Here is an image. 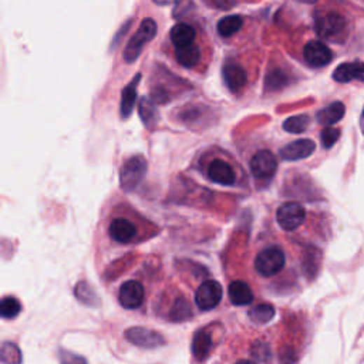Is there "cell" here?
<instances>
[{"mask_svg": "<svg viewBox=\"0 0 364 364\" xmlns=\"http://www.w3.org/2000/svg\"><path fill=\"white\" fill-rule=\"evenodd\" d=\"M222 74H223V80H225L226 87L230 88L232 93H238V91H241L248 83L246 71L239 64H237L234 62H226L223 64Z\"/></svg>", "mask_w": 364, "mask_h": 364, "instance_id": "obj_12", "label": "cell"}, {"mask_svg": "<svg viewBox=\"0 0 364 364\" xmlns=\"http://www.w3.org/2000/svg\"><path fill=\"white\" fill-rule=\"evenodd\" d=\"M139 110H140V117L144 121L146 127L153 128L158 121V113L154 103L150 99L143 97L139 103Z\"/></svg>", "mask_w": 364, "mask_h": 364, "instance_id": "obj_23", "label": "cell"}, {"mask_svg": "<svg viewBox=\"0 0 364 364\" xmlns=\"http://www.w3.org/2000/svg\"><path fill=\"white\" fill-rule=\"evenodd\" d=\"M286 84V76L281 70H273L266 76V90H278Z\"/></svg>", "mask_w": 364, "mask_h": 364, "instance_id": "obj_30", "label": "cell"}, {"mask_svg": "<svg viewBox=\"0 0 364 364\" xmlns=\"http://www.w3.org/2000/svg\"><path fill=\"white\" fill-rule=\"evenodd\" d=\"M206 5L215 9H231L237 6V4H230V2H206Z\"/></svg>", "mask_w": 364, "mask_h": 364, "instance_id": "obj_33", "label": "cell"}, {"mask_svg": "<svg viewBox=\"0 0 364 364\" xmlns=\"http://www.w3.org/2000/svg\"><path fill=\"white\" fill-rule=\"evenodd\" d=\"M242 24H244V19L241 16L231 15V16L222 18L219 20L216 29L222 37H231L242 29Z\"/></svg>", "mask_w": 364, "mask_h": 364, "instance_id": "obj_22", "label": "cell"}, {"mask_svg": "<svg viewBox=\"0 0 364 364\" xmlns=\"http://www.w3.org/2000/svg\"><path fill=\"white\" fill-rule=\"evenodd\" d=\"M273 316H275V307H273L269 303L258 304V306L252 307L251 312H249L251 321L253 323H258V325H263V323L270 322L272 318H273Z\"/></svg>", "mask_w": 364, "mask_h": 364, "instance_id": "obj_24", "label": "cell"}, {"mask_svg": "<svg viewBox=\"0 0 364 364\" xmlns=\"http://www.w3.org/2000/svg\"><path fill=\"white\" fill-rule=\"evenodd\" d=\"M208 178L219 186H234L237 182V172L225 160L215 158L206 168Z\"/></svg>", "mask_w": 364, "mask_h": 364, "instance_id": "obj_9", "label": "cell"}, {"mask_svg": "<svg viewBox=\"0 0 364 364\" xmlns=\"http://www.w3.org/2000/svg\"><path fill=\"white\" fill-rule=\"evenodd\" d=\"M344 27H346V19L342 15L335 12L321 15L316 19L317 34L328 40H333L339 34H342Z\"/></svg>", "mask_w": 364, "mask_h": 364, "instance_id": "obj_6", "label": "cell"}, {"mask_svg": "<svg viewBox=\"0 0 364 364\" xmlns=\"http://www.w3.org/2000/svg\"><path fill=\"white\" fill-rule=\"evenodd\" d=\"M108 234L118 244H128L136 237V226L127 218H115L111 220Z\"/></svg>", "mask_w": 364, "mask_h": 364, "instance_id": "obj_13", "label": "cell"}, {"mask_svg": "<svg viewBox=\"0 0 364 364\" xmlns=\"http://www.w3.org/2000/svg\"><path fill=\"white\" fill-rule=\"evenodd\" d=\"M238 364H253V363H251V361H239Z\"/></svg>", "mask_w": 364, "mask_h": 364, "instance_id": "obj_35", "label": "cell"}, {"mask_svg": "<svg viewBox=\"0 0 364 364\" xmlns=\"http://www.w3.org/2000/svg\"><path fill=\"white\" fill-rule=\"evenodd\" d=\"M303 57L312 67H325L333 60V53L325 43L312 40L304 46Z\"/></svg>", "mask_w": 364, "mask_h": 364, "instance_id": "obj_8", "label": "cell"}, {"mask_svg": "<svg viewBox=\"0 0 364 364\" xmlns=\"http://www.w3.org/2000/svg\"><path fill=\"white\" fill-rule=\"evenodd\" d=\"M201 49L194 43L184 49H175V57L178 63L186 69H194L201 62Z\"/></svg>", "mask_w": 364, "mask_h": 364, "instance_id": "obj_20", "label": "cell"}, {"mask_svg": "<svg viewBox=\"0 0 364 364\" xmlns=\"http://www.w3.org/2000/svg\"><path fill=\"white\" fill-rule=\"evenodd\" d=\"M2 361L4 364H22V353L13 343H4L2 346Z\"/></svg>", "mask_w": 364, "mask_h": 364, "instance_id": "obj_28", "label": "cell"}, {"mask_svg": "<svg viewBox=\"0 0 364 364\" xmlns=\"http://www.w3.org/2000/svg\"><path fill=\"white\" fill-rule=\"evenodd\" d=\"M22 310L20 302L13 296L4 298L2 303H0V313H2L4 318H15Z\"/></svg>", "mask_w": 364, "mask_h": 364, "instance_id": "obj_27", "label": "cell"}, {"mask_svg": "<svg viewBox=\"0 0 364 364\" xmlns=\"http://www.w3.org/2000/svg\"><path fill=\"white\" fill-rule=\"evenodd\" d=\"M144 288L140 282L128 281L121 285L118 299L122 307L125 309H136L140 307L144 302Z\"/></svg>", "mask_w": 364, "mask_h": 364, "instance_id": "obj_11", "label": "cell"}, {"mask_svg": "<svg viewBox=\"0 0 364 364\" xmlns=\"http://www.w3.org/2000/svg\"><path fill=\"white\" fill-rule=\"evenodd\" d=\"M125 337L132 344L140 346L143 349H154V347H160L165 343V339L162 337V335H160L154 330L146 329V328H131L125 332Z\"/></svg>", "mask_w": 364, "mask_h": 364, "instance_id": "obj_10", "label": "cell"}, {"mask_svg": "<svg viewBox=\"0 0 364 364\" xmlns=\"http://www.w3.org/2000/svg\"><path fill=\"white\" fill-rule=\"evenodd\" d=\"M147 174V161L144 157L136 155L127 160L121 168L120 181L121 188L124 191H132L140 186V182L144 179Z\"/></svg>", "mask_w": 364, "mask_h": 364, "instance_id": "obj_3", "label": "cell"}, {"mask_svg": "<svg viewBox=\"0 0 364 364\" xmlns=\"http://www.w3.org/2000/svg\"><path fill=\"white\" fill-rule=\"evenodd\" d=\"M286 258L279 246H270L258 253L255 259V269L263 278H272L285 267Z\"/></svg>", "mask_w": 364, "mask_h": 364, "instance_id": "obj_2", "label": "cell"}, {"mask_svg": "<svg viewBox=\"0 0 364 364\" xmlns=\"http://www.w3.org/2000/svg\"><path fill=\"white\" fill-rule=\"evenodd\" d=\"M76 296L80 302L88 306H97L100 303L94 289L91 288L87 282H78L76 286Z\"/></svg>", "mask_w": 364, "mask_h": 364, "instance_id": "obj_25", "label": "cell"}, {"mask_svg": "<svg viewBox=\"0 0 364 364\" xmlns=\"http://www.w3.org/2000/svg\"><path fill=\"white\" fill-rule=\"evenodd\" d=\"M59 357H60L62 364H87L84 357H81V356H78L76 353L67 351V350H60Z\"/></svg>", "mask_w": 364, "mask_h": 364, "instance_id": "obj_32", "label": "cell"}, {"mask_svg": "<svg viewBox=\"0 0 364 364\" xmlns=\"http://www.w3.org/2000/svg\"><path fill=\"white\" fill-rule=\"evenodd\" d=\"M309 124H310L309 115L299 114V115H293V117H289L288 120H285L284 130L288 132H292V134H300L309 128Z\"/></svg>", "mask_w": 364, "mask_h": 364, "instance_id": "obj_26", "label": "cell"}, {"mask_svg": "<svg viewBox=\"0 0 364 364\" xmlns=\"http://www.w3.org/2000/svg\"><path fill=\"white\" fill-rule=\"evenodd\" d=\"M222 286L216 281L204 282L195 292V303L201 310H212L222 300Z\"/></svg>", "mask_w": 364, "mask_h": 364, "instance_id": "obj_7", "label": "cell"}, {"mask_svg": "<svg viewBox=\"0 0 364 364\" xmlns=\"http://www.w3.org/2000/svg\"><path fill=\"white\" fill-rule=\"evenodd\" d=\"M251 172L256 179H270L273 175L276 174L278 169V160L267 150L258 151L251 162Z\"/></svg>", "mask_w": 364, "mask_h": 364, "instance_id": "obj_5", "label": "cell"}, {"mask_svg": "<svg viewBox=\"0 0 364 364\" xmlns=\"http://www.w3.org/2000/svg\"><path fill=\"white\" fill-rule=\"evenodd\" d=\"M344 113H346L344 104L340 102H335L330 106H328L326 108L317 113V121L322 125L330 127V125L339 122L344 117Z\"/></svg>", "mask_w": 364, "mask_h": 364, "instance_id": "obj_19", "label": "cell"}, {"mask_svg": "<svg viewBox=\"0 0 364 364\" xmlns=\"http://www.w3.org/2000/svg\"><path fill=\"white\" fill-rule=\"evenodd\" d=\"M340 136V130L335 128V127H326L322 131V144L325 148H332L335 146V143L339 140Z\"/></svg>", "mask_w": 364, "mask_h": 364, "instance_id": "obj_31", "label": "cell"}, {"mask_svg": "<svg viewBox=\"0 0 364 364\" xmlns=\"http://www.w3.org/2000/svg\"><path fill=\"white\" fill-rule=\"evenodd\" d=\"M140 80H141V74L139 73L136 76H134L131 83L127 84L122 90V94H121V117L122 118H128L135 107L136 87H139Z\"/></svg>", "mask_w": 364, "mask_h": 364, "instance_id": "obj_17", "label": "cell"}, {"mask_svg": "<svg viewBox=\"0 0 364 364\" xmlns=\"http://www.w3.org/2000/svg\"><path fill=\"white\" fill-rule=\"evenodd\" d=\"M360 128H361V132L364 134V110H363V114H361V118H360Z\"/></svg>", "mask_w": 364, "mask_h": 364, "instance_id": "obj_34", "label": "cell"}, {"mask_svg": "<svg viewBox=\"0 0 364 364\" xmlns=\"http://www.w3.org/2000/svg\"><path fill=\"white\" fill-rule=\"evenodd\" d=\"M192 316V312H191V307L190 304L187 303L186 299H179L176 300V303L174 304V309L171 312V318L175 322H181V321H187V318H190Z\"/></svg>", "mask_w": 364, "mask_h": 364, "instance_id": "obj_29", "label": "cell"}, {"mask_svg": "<svg viewBox=\"0 0 364 364\" xmlns=\"http://www.w3.org/2000/svg\"><path fill=\"white\" fill-rule=\"evenodd\" d=\"M212 349V339L205 330H200L195 333L192 340V353L197 360H204L208 357Z\"/></svg>", "mask_w": 364, "mask_h": 364, "instance_id": "obj_21", "label": "cell"}, {"mask_svg": "<svg viewBox=\"0 0 364 364\" xmlns=\"http://www.w3.org/2000/svg\"><path fill=\"white\" fill-rule=\"evenodd\" d=\"M333 80L337 83H351L354 80L364 81V63L349 62L336 67L333 71Z\"/></svg>", "mask_w": 364, "mask_h": 364, "instance_id": "obj_15", "label": "cell"}, {"mask_svg": "<svg viewBox=\"0 0 364 364\" xmlns=\"http://www.w3.org/2000/svg\"><path fill=\"white\" fill-rule=\"evenodd\" d=\"M306 211L298 202H286L279 206L276 212V219L279 226L285 231H296L304 222Z\"/></svg>", "mask_w": 364, "mask_h": 364, "instance_id": "obj_4", "label": "cell"}, {"mask_svg": "<svg viewBox=\"0 0 364 364\" xmlns=\"http://www.w3.org/2000/svg\"><path fill=\"white\" fill-rule=\"evenodd\" d=\"M171 41L175 46V49H184L194 44L195 41V30L187 23H178L171 29L169 33Z\"/></svg>", "mask_w": 364, "mask_h": 364, "instance_id": "obj_16", "label": "cell"}, {"mask_svg": "<svg viewBox=\"0 0 364 364\" xmlns=\"http://www.w3.org/2000/svg\"><path fill=\"white\" fill-rule=\"evenodd\" d=\"M230 299L235 306H246L253 300V293L249 285L242 281H235L230 285Z\"/></svg>", "mask_w": 364, "mask_h": 364, "instance_id": "obj_18", "label": "cell"}, {"mask_svg": "<svg viewBox=\"0 0 364 364\" xmlns=\"http://www.w3.org/2000/svg\"><path fill=\"white\" fill-rule=\"evenodd\" d=\"M157 34V23L154 19H144L136 30V33L130 38L127 43V48L124 50V60L127 63H134L140 57L141 52L144 50V46L151 41Z\"/></svg>", "mask_w": 364, "mask_h": 364, "instance_id": "obj_1", "label": "cell"}, {"mask_svg": "<svg viewBox=\"0 0 364 364\" xmlns=\"http://www.w3.org/2000/svg\"><path fill=\"white\" fill-rule=\"evenodd\" d=\"M316 150V144L312 140H298L281 150V157L286 161H299L309 158Z\"/></svg>", "mask_w": 364, "mask_h": 364, "instance_id": "obj_14", "label": "cell"}]
</instances>
